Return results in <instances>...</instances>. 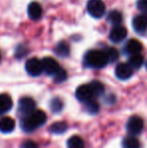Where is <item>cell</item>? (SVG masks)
Segmentation results:
<instances>
[{"instance_id": "6da1fadb", "label": "cell", "mask_w": 147, "mask_h": 148, "mask_svg": "<svg viewBox=\"0 0 147 148\" xmlns=\"http://www.w3.org/2000/svg\"><path fill=\"white\" fill-rule=\"evenodd\" d=\"M46 121V114L42 110H34L30 114L25 115L21 120V128L25 132H31L43 125Z\"/></svg>"}, {"instance_id": "7a4b0ae2", "label": "cell", "mask_w": 147, "mask_h": 148, "mask_svg": "<svg viewBox=\"0 0 147 148\" xmlns=\"http://www.w3.org/2000/svg\"><path fill=\"white\" fill-rule=\"evenodd\" d=\"M84 62L89 68L102 69L109 62V58L106 51L100 49H92L85 55Z\"/></svg>"}, {"instance_id": "3957f363", "label": "cell", "mask_w": 147, "mask_h": 148, "mask_svg": "<svg viewBox=\"0 0 147 148\" xmlns=\"http://www.w3.org/2000/svg\"><path fill=\"white\" fill-rule=\"evenodd\" d=\"M106 6L102 0H89L87 3V11L92 17L101 18L105 14Z\"/></svg>"}, {"instance_id": "277c9868", "label": "cell", "mask_w": 147, "mask_h": 148, "mask_svg": "<svg viewBox=\"0 0 147 148\" xmlns=\"http://www.w3.org/2000/svg\"><path fill=\"white\" fill-rule=\"evenodd\" d=\"M25 70L27 72V74L32 77L40 76L43 72L42 62L40 60L36 59V58H31V59L26 60Z\"/></svg>"}, {"instance_id": "5b68a950", "label": "cell", "mask_w": 147, "mask_h": 148, "mask_svg": "<svg viewBox=\"0 0 147 148\" xmlns=\"http://www.w3.org/2000/svg\"><path fill=\"white\" fill-rule=\"evenodd\" d=\"M144 127V122L142 118L139 116H132L129 118L126 125V129H127L128 133L130 135H138L142 132Z\"/></svg>"}, {"instance_id": "8992f818", "label": "cell", "mask_w": 147, "mask_h": 148, "mask_svg": "<svg viewBox=\"0 0 147 148\" xmlns=\"http://www.w3.org/2000/svg\"><path fill=\"white\" fill-rule=\"evenodd\" d=\"M76 97L79 101L83 102V103H86V102L94 99L95 95L91 85H82V86L78 87V89L76 90Z\"/></svg>"}, {"instance_id": "52a82bcc", "label": "cell", "mask_w": 147, "mask_h": 148, "mask_svg": "<svg viewBox=\"0 0 147 148\" xmlns=\"http://www.w3.org/2000/svg\"><path fill=\"white\" fill-rule=\"evenodd\" d=\"M36 110V102L30 97H23L19 100L18 103V111L23 116L28 115Z\"/></svg>"}, {"instance_id": "ba28073f", "label": "cell", "mask_w": 147, "mask_h": 148, "mask_svg": "<svg viewBox=\"0 0 147 148\" xmlns=\"http://www.w3.org/2000/svg\"><path fill=\"white\" fill-rule=\"evenodd\" d=\"M115 75L119 80L125 81L128 80L133 75V69L130 66L129 64H119L115 69Z\"/></svg>"}, {"instance_id": "9c48e42d", "label": "cell", "mask_w": 147, "mask_h": 148, "mask_svg": "<svg viewBox=\"0 0 147 148\" xmlns=\"http://www.w3.org/2000/svg\"><path fill=\"white\" fill-rule=\"evenodd\" d=\"M127 36V29H126L124 26L120 25H115L110 31V34H109V38L111 39L113 42H121Z\"/></svg>"}, {"instance_id": "30bf717a", "label": "cell", "mask_w": 147, "mask_h": 148, "mask_svg": "<svg viewBox=\"0 0 147 148\" xmlns=\"http://www.w3.org/2000/svg\"><path fill=\"white\" fill-rule=\"evenodd\" d=\"M41 62H42L43 72L45 74L49 75V76H53L61 68L59 62L53 58H44V59L41 60Z\"/></svg>"}, {"instance_id": "8fae6325", "label": "cell", "mask_w": 147, "mask_h": 148, "mask_svg": "<svg viewBox=\"0 0 147 148\" xmlns=\"http://www.w3.org/2000/svg\"><path fill=\"white\" fill-rule=\"evenodd\" d=\"M132 25L136 32L144 33L147 30V16L144 13L136 15L132 20Z\"/></svg>"}, {"instance_id": "7c38bea8", "label": "cell", "mask_w": 147, "mask_h": 148, "mask_svg": "<svg viewBox=\"0 0 147 148\" xmlns=\"http://www.w3.org/2000/svg\"><path fill=\"white\" fill-rule=\"evenodd\" d=\"M142 49H143V47H142L141 42H140L139 40H137V39H134V38L129 39V40L126 42L125 47H124L125 53L130 56L140 53L142 51Z\"/></svg>"}, {"instance_id": "4fadbf2b", "label": "cell", "mask_w": 147, "mask_h": 148, "mask_svg": "<svg viewBox=\"0 0 147 148\" xmlns=\"http://www.w3.org/2000/svg\"><path fill=\"white\" fill-rule=\"evenodd\" d=\"M27 14L30 19L37 20L42 15V7L38 2H31L27 7Z\"/></svg>"}, {"instance_id": "5bb4252c", "label": "cell", "mask_w": 147, "mask_h": 148, "mask_svg": "<svg viewBox=\"0 0 147 148\" xmlns=\"http://www.w3.org/2000/svg\"><path fill=\"white\" fill-rule=\"evenodd\" d=\"M15 128V122L11 117H2L0 119V132L10 133Z\"/></svg>"}, {"instance_id": "9a60e30c", "label": "cell", "mask_w": 147, "mask_h": 148, "mask_svg": "<svg viewBox=\"0 0 147 148\" xmlns=\"http://www.w3.org/2000/svg\"><path fill=\"white\" fill-rule=\"evenodd\" d=\"M12 108V100L7 94H0V113H6Z\"/></svg>"}, {"instance_id": "2e32d148", "label": "cell", "mask_w": 147, "mask_h": 148, "mask_svg": "<svg viewBox=\"0 0 147 148\" xmlns=\"http://www.w3.org/2000/svg\"><path fill=\"white\" fill-rule=\"evenodd\" d=\"M122 147L123 148H140V142L135 135H129L125 137L122 141Z\"/></svg>"}, {"instance_id": "e0dca14e", "label": "cell", "mask_w": 147, "mask_h": 148, "mask_svg": "<svg viewBox=\"0 0 147 148\" xmlns=\"http://www.w3.org/2000/svg\"><path fill=\"white\" fill-rule=\"evenodd\" d=\"M55 53H57L59 57L61 58H66L70 55V47L68 43H66L65 41H61L59 42L55 47Z\"/></svg>"}, {"instance_id": "ac0fdd59", "label": "cell", "mask_w": 147, "mask_h": 148, "mask_svg": "<svg viewBox=\"0 0 147 148\" xmlns=\"http://www.w3.org/2000/svg\"><path fill=\"white\" fill-rule=\"evenodd\" d=\"M144 62V59L140 53H137V55H132L131 57L129 58V60H128V64H130L133 70H138L142 66Z\"/></svg>"}, {"instance_id": "d6986e66", "label": "cell", "mask_w": 147, "mask_h": 148, "mask_svg": "<svg viewBox=\"0 0 147 148\" xmlns=\"http://www.w3.org/2000/svg\"><path fill=\"white\" fill-rule=\"evenodd\" d=\"M68 129V124L66 122H55L53 124H51V126L49 127V132H51L53 134H63L64 132H66Z\"/></svg>"}, {"instance_id": "ffe728a7", "label": "cell", "mask_w": 147, "mask_h": 148, "mask_svg": "<svg viewBox=\"0 0 147 148\" xmlns=\"http://www.w3.org/2000/svg\"><path fill=\"white\" fill-rule=\"evenodd\" d=\"M107 19L110 23L114 24V25H118L122 22L123 20V16H122V13L118 10H112L108 13V16H107Z\"/></svg>"}, {"instance_id": "44dd1931", "label": "cell", "mask_w": 147, "mask_h": 148, "mask_svg": "<svg viewBox=\"0 0 147 148\" xmlns=\"http://www.w3.org/2000/svg\"><path fill=\"white\" fill-rule=\"evenodd\" d=\"M68 148H85V143L84 140L81 138L80 136H72L71 138H69L67 142Z\"/></svg>"}, {"instance_id": "7402d4cb", "label": "cell", "mask_w": 147, "mask_h": 148, "mask_svg": "<svg viewBox=\"0 0 147 148\" xmlns=\"http://www.w3.org/2000/svg\"><path fill=\"white\" fill-rule=\"evenodd\" d=\"M90 85L92 87L93 92H94L95 97H100V96H102L104 94L105 88H104V85L101 82H99V81H93L92 83H90Z\"/></svg>"}, {"instance_id": "603a6c76", "label": "cell", "mask_w": 147, "mask_h": 148, "mask_svg": "<svg viewBox=\"0 0 147 148\" xmlns=\"http://www.w3.org/2000/svg\"><path fill=\"white\" fill-rule=\"evenodd\" d=\"M64 107L63 101H62L59 98H53L51 102H49V108H51V112L53 113H59L62 111Z\"/></svg>"}, {"instance_id": "cb8c5ba5", "label": "cell", "mask_w": 147, "mask_h": 148, "mask_svg": "<svg viewBox=\"0 0 147 148\" xmlns=\"http://www.w3.org/2000/svg\"><path fill=\"white\" fill-rule=\"evenodd\" d=\"M85 104V108H86V110L89 112V113L91 114H96L98 113L99 111V104L97 103L96 101H95L94 99L90 100V101L86 102Z\"/></svg>"}, {"instance_id": "d4e9b609", "label": "cell", "mask_w": 147, "mask_h": 148, "mask_svg": "<svg viewBox=\"0 0 147 148\" xmlns=\"http://www.w3.org/2000/svg\"><path fill=\"white\" fill-rule=\"evenodd\" d=\"M53 77V81H55V83H62V82H65V81L67 80L68 75H67L66 70L59 68V70L57 71Z\"/></svg>"}, {"instance_id": "484cf974", "label": "cell", "mask_w": 147, "mask_h": 148, "mask_svg": "<svg viewBox=\"0 0 147 148\" xmlns=\"http://www.w3.org/2000/svg\"><path fill=\"white\" fill-rule=\"evenodd\" d=\"M107 56L109 58V62H114L118 60V57H119V53H118L117 49H114V47H109L108 49L106 51Z\"/></svg>"}, {"instance_id": "4316f807", "label": "cell", "mask_w": 147, "mask_h": 148, "mask_svg": "<svg viewBox=\"0 0 147 148\" xmlns=\"http://www.w3.org/2000/svg\"><path fill=\"white\" fill-rule=\"evenodd\" d=\"M136 5H137L139 11H141L144 14L147 13V0H138Z\"/></svg>"}, {"instance_id": "83f0119b", "label": "cell", "mask_w": 147, "mask_h": 148, "mask_svg": "<svg viewBox=\"0 0 147 148\" xmlns=\"http://www.w3.org/2000/svg\"><path fill=\"white\" fill-rule=\"evenodd\" d=\"M21 148H38V146H37V144L34 141L26 140L25 142L22 143Z\"/></svg>"}, {"instance_id": "f1b7e54d", "label": "cell", "mask_w": 147, "mask_h": 148, "mask_svg": "<svg viewBox=\"0 0 147 148\" xmlns=\"http://www.w3.org/2000/svg\"><path fill=\"white\" fill-rule=\"evenodd\" d=\"M0 60H1V55H0Z\"/></svg>"}, {"instance_id": "f546056e", "label": "cell", "mask_w": 147, "mask_h": 148, "mask_svg": "<svg viewBox=\"0 0 147 148\" xmlns=\"http://www.w3.org/2000/svg\"><path fill=\"white\" fill-rule=\"evenodd\" d=\"M146 69H147V62H146Z\"/></svg>"}]
</instances>
